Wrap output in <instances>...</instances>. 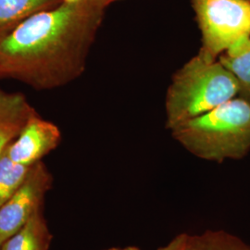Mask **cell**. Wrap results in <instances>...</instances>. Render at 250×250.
<instances>
[{
  "instance_id": "obj_12",
  "label": "cell",
  "mask_w": 250,
  "mask_h": 250,
  "mask_svg": "<svg viewBox=\"0 0 250 250\" xmlns=\"http://www.w3.org/2000/svg\"><path fill=\"white\" fill-rule=\"evenodd\" d=\"M31 167L17 164L9 159L6 150L0 156V208L18 190Z\"/></svg>"
},
{
  "instance_id": "obj_11",
  "label": "cell",
  "mask_w": 250,
  "mask_h": 250,
  "mask_svg": "<svg viewBox=\"0 0 250 250\" xmlns=\"http://www.w3.org/2000/svg\"><path fill=\"white\" fill-rule=\"evenodd\" d=\"M187 250H250V247L228 232L207 230L199 234H188Z\"/></svg>"
},
{
  "instance_id": "obj_4",
  "label": "cell",
  "mask_w": 250,
  "mask_h": 250,
  "mask_svg": "<svg viewBox=\"0 0 250 250\" xmlns=\"http://www.w3.org/2000/svg\"><path fill=\"white\" fill-rule=\"evenodd\" d=\"M201 33L198 54L217 59L239 40L250 37L249 0H190Z\"/></svg>"
},
{
  "instance_id": "obj_6",
  "label": "cell",
  "mask_w": 250,
  "mask_h": 250,
  "mask_svg": "<svg viewBox=\"0 0 250 250\" xmlns=\"http://www.w3.org/2000/svg\"><path fill=\"white\" fill-rule=\"evenodd\" d=\"M62 140L60 128L38 112L29 119L17 138L6 152L13 162L32 167L58 147Z\"/></svg>"
},
{
  "instance_id": "obj_1",
  "label": "cell",
  "mask_w": 250,
  "mask_h": 250,
  "mask_svg": "<svg viewBox=\"0 0 250 250\" xmlns=\"http://www.w3.org/2000/svg\"><path fill=\"white\" fill-rule=\"evenodd\" d=\"M105 11L61 2L26 19L0 37V78L51 90L77 79Z\"/></svg>"
},
{
  "instance_id": "obj_10",
  "label": "cell",
  "mask_w": 250,
  "mask_h": 250,
  "mask_svg": "<svg viewBox=\"0 0 250 250\" xmlns=\"http://www.w3.org/2000/svg\"><path fill=\"white\" fill-rule=\"evenodd\" d=\"M219 62L235 77L240 98L250 102V37L232 45L219 57Z\"/></svg>"
},
{
  "instance_id": "obj_13",
  "label": "cell",
  "mask_w": 250,
  "mask_h": 250,
  "mask_svg": "<svg viewBox=\"0 0 250 250\" xmlns=\"http://www.w3.org/2000/svg\"><path fill=\"white\" fill-rule=\"evenodd\" d=\"M119 1H123V0H62V2L76 4V5L84 6L87 8L104 10V11L110 5Z\"/></svg>"
},
{
  "instance_id": "obj_7",
  "label": "cell",
  "mask_w": 250,
  "mask_h": 250,
  "mask_svg": "<svg viewBox=\"0 0 250 250\" xmlns=\"http://www.w3.org/2000/svg\"><path fill=\"white\" fill-rule=\"evenodd\" d=\"M36 112L24 95L0 88V156Z\"/></svg>"
},
{
  "instance_id": "obj_2",
  "label": "cell",
  "mask_w": 250,
  "mask_h": 250,
  "mask_svg": "<svg viewBox=\"0 0 250 250\" xmlns=\"http://www.w3.org/2000/svg\"><path fill=\"white\" fill-rule=\"evenodd\" d=\"M170 132L182 146L201 160H240L250 152V102L234 98Z\"/></svg>"
},
{
  "instance_id": "obj_8",
  "label": "cell",
  "mask_w": 250,
  "mask_h": 250,
  "mask_svg": "<svg viewBox=\"0 0 250 250\" xmlns=\"http://www.w3.org/2000/svg\"><path fill=\"white\" fill-rule=\"evenodd\" d=\"M50 243L51 233L40 209L0 246V250H49Z\"/></svg>"
},
{
  "instance_id": "obj_3",
  "label": "cell",
  "mask_w": 250,
  "mask_h": 250,
  "mask_svg": "<svg viewBox=\"0 0 250 250\" xmlns=\"http://www.w3.org/2000/svg\"><path fill=\"white\" fill-rule=\"evenodd\" d=\"M239 95L235 77L219 61L197 53L172 76L167 91L166 128L201 116Z\"/></svg>"
},
{
  "instance_id": "obj_5",
  "label": "cell",
  "mask_w": 250,
  "mask_h": 250,
  "mask_svg": "<svg viewBox=\"0 0 250 250\" xmlns=\"http://www.w3.org/2000/svg\"><path fill=\"white\" fill-rule=\"evenodd\" d=\"M52 176L43 161L31 167L15 194L0 208V246L18 232L41 209Z\"/></svg>"
},
{
  "instance_id": "obj_16",
  "label": "cell",
  "mask_w": 250,
  "mask_h": 250,
  "mask_svg": "<svg viewBox=\"0 0 250 250\" xmlns=\"http://www.w3.org/2000/svg\"><path fill=\"white\" fill-rule=\"evenodd\" d=\"M122 250V249H119V248H111V249H108V250Z\"/></svg>"
},
{
  "instance_id": "obj_9",
  "label": "cell",
  "mask_w": 250,
  "mask_h": 250,
  "mask_svg": "<svg viewBox=\"0 0 250 250\" xmlns=\"http://www.w3.org/2000/svg\"><path fill=\"white\" fill-rule=\"evenodd\" d=\"M62 0H0V37L34 14L51 9Z\"/></svg>"
},
{
  "instance_id": "obj_15",
  "label": "cell",
  "mask_w": 250,
  "mask_h": 250,
  "mask_svg": "<svg viewBox=\"0 0 250 250\" xmlns=\"http://www.w3.org/2000/svg\"><path fill=\"white\" fill-rule=\"evenodd\" d=\"M122 250H141L139 248L137 247H134V246H131V247H126L125 249H122Z\"/></svg>"
},
{
  "instance_id": "obj_17",
  "label": "cell",
  "mask_w": 250,
  "mask_h": 250,
  "mask_svg": "<svg viewBox=\"0 0 250 250\" xmlns=\"http://www.w3.org/2000/svg\"><path fill=\"white\" fill-rule=\"evenodd\" d=\"M249 1H250V0H249Z\"/></svg>"
},
{
  "instance_id": "obj_14",
  "label": "cell",
  "mask_w": 250,
  "mask_h": 250,
  "mask_svg": "<svg viewBox=\"0 0 250 250\" xmlns=\"http://www.w3.org/2000/svg\"><path fill=\"white\" fill-rule=\"evenodd\" d=\"M188 237V233H180L167 245L161 247L158 250H187Z\"/></svg>"
}]
</instances>
